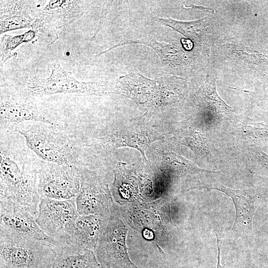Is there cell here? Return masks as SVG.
<instances>
[{"instance_id":"cell-21","label":"cell","mask_w":268,"mask_h":268,"mask_svg":"<svg viewBox=\"0 0 268 268\" xmlns=\"http://www.w3.org/2000/svg\"><path fill=\"white\" fill-rule=\"evenodd\" d=\"M242 133L253 138L268 137V125L256 122H249L241 126Z\"/></svg>"},{"instance_id":"cell-4","label":"cell","mask_w":268,"mask_h":268,"mask_svg":"<svg viewBox=\"0 0 268 268\" xmlns=\"http://www.w3.org/2000/svg\"><path fill=\"white\" fill-rule=\"evenodd\" d=\"M79 214L75 199L42 198L36 222L41 229L58 245H69Z\"/></svg>"},{"instance_id":"cell-8","label":"cell","mask_w":268,"mask_h":268,"mask_svg":"<svg viewBox=\"0 0 268 268\" xmlns=\"http://www.w3.org/2000/svg\"><path fill=\"white\" fill-rule=\"evenodd\" d=\"M81 174L80 188L75 199L79 214L110 218L112 200L107 186L92 171L81 168Z\"/></svg>"},{"instance_id":"cell-3","label":"cell","mask_w":268,"mask_h":268,"mask_svg":"<svg viewBox=\"0 0 268 268\" xmlns=\"http://www.w3.org/2000/svg\"><path fill=\"white\" fill-rule=\"evenodd\" d=\"M54 245L0 230V268H52Z\"/></svg>"},{"instance_id":"cell-13","label":"cell","mask_w":268,"mask_h":268,"mask_svg":"<svg viewBox=\"0 0 268 268\" xmlns=\"http://www.w3.org/2000/svg\"><path fill=\"white\" fill-rule=\"evenodd\" d=\"M56 257L52 268H99L94 251L69 245H54Z\"/></svg>"},{"instance_id":"cell-6","label":"cell","mask_w":268,"mask_h":268,"mask_svg":"<svg viewBox=\"0 0 268 268\" xmlns=\"http://www.w3.org/2000/svg\"><path fill=\"white\" fill-rule=\"evenodd\" d=\"M26 90L30 95L37 96L58 93L102 95L112 92L108 84L78 81L59 65L53 67L48 78L31 79L27 84Z\"/></svg>"},{"instance_id":"cell-15","label":"cell","mask_w":268,"mask_h":268,"mask_svg":"<svg viewBox=\"0 0 268 268\" xmlns=\"http://www.w3.org/2000/svg\"><path fill=\"white\" fill-rule=\"evenodd\" d=\"M178 140L195 151L208 156L211 153L204 137L198 131L191 128L181 130L178 134Z\"/></svg>"},{"instance_id":"cell-2","label":"cell","mask_w":268,"mask_h":268,"mask_svg":"<svg viewBox=\"0 0 268 268\" xmlns=\"http://www.w3.org/2000/svg\"><path fill=\"white\" fill-rule=\"evenodd\" d=\"M56 125L24 122L14 126L27 147L42 161L60 165H77L79 147L73 137Z\"/></svg>"},{"instance_id":"cell-19","label":"cell","mask_w":268,"mask_h":268,"mask_svg":"<svg viewBox=\"0 0 268 268\" xmlns=\"http://www.w3.org/2000/svg\"><path fill=\"white\" fill-rule=\"evenodd\" d=\"M140 43L152 47L159 55L163 61L175 63L181 61V52L175 47L166 44L159 43L156 41H144L143 40L131 42V43Z\"/></svg>"},{"instance_id":"cell-23","label":"cell","mask_w":268,"mask_h":268,"mask_svg":"<svg viewBox=\"0 0 268 268\" xmlns=\"http://www.w3.org/2000/svg\"><path fill=\"white\" fill-rule=\"evenodd\" d=\"M217 241V248H218V255H217V262L216 268H223V267L220 263V249L221 246L222 245V237L221 235H219L218 233H215Z\"/></svg>"},{"instance_id":"cell-10","label":"cell","mask_w":268,"mask_h":268,"mask_svg":"<svg viewBox=\"0 0 268 268\" xmlns=\"http://www.w3.org/2000/svg\"><path fill=\"white\" fill-rule=\"evenodd\" d=\"M201 188L222 192L232 199L236 211L232 229L238 236H245L252 230L253 217L258 205L257 198L253 191L234 189L219 183L203 184Z\"/></svg>"},{"instance_id":"cell-16","label":"cell","mask_w":268,"mask_h":268,"mask_svg":"<svg viewBox=\"0 0 268 268\" xmlns=\"http://www.w3.org/2000/svg\"><path fill=\"white\" fill-rule=\"evenodd\" d=\"M155 20L161 25L169 26L181 33L184 36L192 39H198V32L201 30L200 26L202 25V19L189 22L176 21L171 18L164 19L155 16Z\"/></svg>"},{"instance_id":"cell-22","label":"cell","mask_w":268,"mask_h":268,"mask_svg":"<svg viewBox=\"0 0 268 268\" xmlns=\"http://www.w3.org/2000/svg\"><path fill=\"white\" fill-rule=\"evenodd\" d=\"M253 153L259 162L268 169V155L258 148L253 150Z\"/></svg>"},{"instance_id":"cell-24","label":"cell","mask_w":268,"mask_h":268,"mask_svg":"<svg viewBox=\"0 0 268 268\" xmlns=\"http://www.w3.org/2000/svg\"><path fill=\"white\" fill-rule=\"evenodd\" d=\"M185 8H187V9H188V8H199V9H202V10H204V9H208L209 10H212L213 9H211V8H207V7H203V6H196V5H192L191 6H190V7H185Z\"/></svg>"},{"instance_id":"cell-5","label":"cell","mask_w":268,"mask_h":268,"mask_svg":"<svg viewBox=\"0 0 268 268\" xmlns=\"http://www.w3.org/2000/svg\"><path fill=\"white\" fill-rule=\"evenodd\" d=\"M81 183V168L77 165H60L41 160L38 190L41 199L61 201L75 199Z\"/></svg>"},{"instance_id":"cell-1","label":"cell","mask_w":268,"mask_h":268,"mask_svg":"<svg viewBox=\"0 0 268 268\" xmlns=\"http://www.w3.org/2000/svg\"><path fill=\"white\" fill-rule=\"evenodd\" d=\"M16 136L0 134V197L20 205L36 219L41 198L38 190L40 162L35 161Z\"/></svg>"},{"instance_id":"cell-27","label":"cell","mask_w":268,"mask_h":268,"mask_svg":"<svg viewBox=\"0 0 268 268\" xmlns=\"http://www.w3.org/2000/svg\"><path fill=\"white\" fill-rule=\"evenodd\" d=\"M99 268H100V267Z\"/></svg>"},{"instance_id":"cell-7","label":"cell","mask_w":268,"mask_h":268,"mask_svg":"<svg viewBox=\"0 0 268 268\" xmlns=\"http://www.w3.org/2000/svg\"><path fill=\"white\" fill-rule=\"evenodd\" d=\"M127 231L120 220L110 216L94 251L100 266L110 268H138L131 261L128 253Z\"/></svg>"},{"instance_id":"cell-18","label":"cell","mask_w":268,"mask_h":268,"mask_svg":"<svg viewBox=\"0 0 268 268\" xmlns=\"http://www.w3.org/2000/svg\"><path fill=\"white\" fill-rule=\"evenodd\" d=\"M202 101L219 113H227L232 111L216 93L214 82L205 85L202 91Z\"/></svg>"},{"instance_id":"cell-12","label":"cell","mask_w":268,"mask_h":268,"mask_svg":"<svg viewBox=\"0 0 268 268\" xmlns=\"http://www.w3.org/2000/svg\"><path fill=\"white\" fill-rule=\"evenodd\" d=\"M109 219L94 215H79L69 245L95 251L98 239Z\"/></svg>"},{"instance_id":"cell-14","label":"cell","mask_w":268,"mask_h":268,"mask_svg":"<svg viewBox=\"0 0 268 268\" xmlns=\"http://www.w3.org/2000/svg\"><path fill=\"white\" fill-rule=\"evenodd\" d=\"M22 1H10L1 6L0 33L14 29L34 27L35 20L24 10Z\"/></svg>"},{"instance_id":"cell-26","label":"cell","mask_w":268,"mask_h":268,"mask_svg":"<svg viewBox=\"0 0 268 268\" xmlns=\"http://www.w3.org/2000/svg\"><path fill=\"white\" fill-rule=\"evenodd\" d=\"M250 268V267H248V268Z\"/></svg>"},{"instance_id":"cell-25","label":"cell","mask_w":268,"mask_h":268,"mask_svg":"<svg viewBox=\"0 0 268 268\" xmlns=\"http://www.w3.org/2000/svg\"><path fill=\"white\" fill-rule=\"evenodd\" d=\"M100 268H108V267L100 266Z\"/></svg>"},{"instance_id":"cell-9","label":"cell","mask_w":268,"mask_h":268,"mask_svg":"<svg viewBox=\"0 0 268 268\" xmlns=\"http://www.w3.org/2000/svg\"><path fill=\"white\" fill-rule=\"evenodd\" d=\"M0 225L1 231L58 245L41 229L29 212L3 197H0Z\"/></svg>"},{"instance_id":"cell-11","label":"cell","mask_w":268,"mask_h":268,"mask_svg":"<svg viewBox=\"0 0 268 268\" xmlns=\"http://www.w3.org/2000/svg\"><path fill=\"white\" fill-rule=\"evenodd\" d=\"M0 129L24 122H40L56 125L33 102L12 97H1L0 104Z\"/></svg>"},{"instance_id":"cell-20","label":"cell","mask_w":268,"mask_h":268,"mask_svg":"<svg viewBox=\"0 0 268 268\" xmlns=\"http://www.w3.org/2000/svg\"><path fill=\"white\" fill-rule=\"evenodd\" d=\"M168 157L174 172L179 174H184L187 173L215 172V171L200 168L189 162V161L175 153L169 154Z\"/></svg>"},{"instance_id":"cell-17","label":"cell","mask_w":268,"mask_h":268,"mask_svg":"<svg viewBox=\"0 0 268 268\" xmlns=\"http://www.w3.org/2000/svg\"><path fill=\"white\" fill-rule=\"evenodd\" d=\"M35 36V32L29 30L23 34L17 36L5 35L0 43V57L3 62L14 56L13 51L20 44L31 41Z\"/></svg>"}]
</instances>
